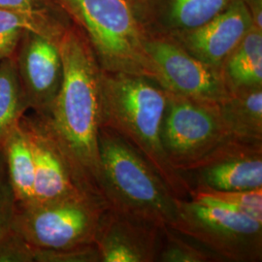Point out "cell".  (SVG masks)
Segmentation results:
<instances>
[{
	"mask_svg": "<svg viewBox=\"0 0 262 262\" xmlns=\"http://www.w3.org/2000/svg\"><path fill=\"white\" fill-rule=\"evenodd\" d=\"M58 46L63 71L60 89L49 111L38 116L71 162L84 191L107 204L98 146L101 68L88 39L73 23Z\"/></svg>",
	"mask_w": 262,
	"mask_h": 262,
	"instance_id": "6da1fadb",
	"label": "cell"
},
{
	"mask_svg": "<svg viewBox=\"0 0 262 262\" xmlns=\"http://www.w3.org/2000/svg\"><path fill=\"white\" fill-rule=\"evenodd\" d=\"M166 104V91L155 81L101 69L100 125L115 131L138 150L175 196L189 199L192 188L170 164L162 146L161 126Z\"/></svg>",
	"mask_w": 262,
	"mask_h": 262,
	"instance_id": "7a4b0ae2",
	"label": "cell"
},
{
	"mask_svg": "<svg viewBox=\"0 0 262 262\" xmlns=\"http://www.w3.org/2000/svg\"><path fill=\"white\" fill-rule=\"evenodd\" d=\"M98 146L108 207L161 229L174 225L177 197L150 162L121 135L101 125Z\"/></svg>",
	"mask_w": 262,
	"mask_h": 262,
	"instance_id": "3957f363",
	"label": "cell"
},
{
	"mask_svg": "<svg viewBox=\"0 0 262 262\" xmlns=\"http://www.w3.org/2000/svg\"><path fill=\"white\" fill-rule=\"evenodd\" d=\"M81 29L104 71L142 76L158 83L147 36L127 0H54Z\"/></svg>",
	"mask_w": 262,
	"mask_h": 262,
	"instance_id": "277c9868",
	"label": "cell"
},
{
	"mask_svg": "<svg viewBox=\"0 0 262 262\" xmlns=\"http://www.w3.org/2000/svg\"><path fill=\"white\" fill-rule=\"evenodd\" d=\"M171 226L217 255L222 261L260 262L262 222L220 207L177 198Z\"/></svg>",
	"mask_w": 262,
	"mask_h": 262,
	"instance_id": "5b68a950",
	"label": "cell"
},
{
	"mask_svg": "<svg viewBox=\"0 0 262 262\" xmlns=\"http://www.w3.org/2000/svg\"><path fill=\"white\" fill-rule=\"evenodd\" d=\"M107 207L91 196L18 206L13 229L38 249L61 250L94 244L97 225Z\"/></svg>",
	"mask_w": 262,
	"mask_h": 262,
	"instance_id": "8992f818",
	"label": "cell"
},
{
	"mask_svg": "<svg viewBox=\"0 0 262 262\" xmlns=\"http://www.w3.org/2000/svg\"><path fill=\"white\" fill-rule=\"evenodd\" d=\"M166 93L162 146L173 168L183 173L232 136L222 119L219 104Z\"/></svg>",
	"mask_w": 262,
	"mask_h": 262,
	"instance_id": "52a82bcc",
	"label": "cell"
},
{
	"mask_svg": "<svg viewBox=\"0 0 262 262\" xmlns=\"http://www.w3.org/2000/svg\"><path fill=\"white\" fill-rule=\"evenodd\" d=\"M145 45L158 72V84L166 92L212 104L229 97L223 69L202 62L169 38L147 36Z\"/></svg>",
	"mask_w": 262,
	"mask_h": 262,
	"instance_id": "ba28073f",
	"label": "cell"
},
{
	"mask_svg": "<svg viewBox=\"0 0 262 262\" xmlns=\"http://www.w3.org/2000/svg\"><path fill=\"white\" fill-rule=\"evenodd\" d=\"M182 175L192 189L262 188V142L230 137Z\"/></svg>",
	"mask_w": 262,
	"mask_h": 262,
	"instance_id": "9c48e42d",
	"label": "cell"
},
{
	"mask_svg": "<svg viewBox=\"0 0 262 262\" xmlns=\"http://www.w3.org/2000/svg\"><path fill=\"white\" fill-rule=\"evenodd\" d=\"M20 123L28 134L34 158V199L30 205L91 196L84 191L71 162L42 118L35 113L26 114Z\"/></svg>",
	"mask_w": 262,
	"mask_h": 262,
	"instance_id": "30bf717a",
	"label": "cell"
},
{
	"mask_svg": "<svg viewBox=\"0 0 262 262\" xmlns=\"http://www.w3.org/2000/svg\"><path fill=\"white\" fill-rule=\"evenodd\" d=\"M14 58L28 109L37 115L47 113L62 81L58 41L28 30Z\"/></svg>",
	"mask_w": 262,
	"mask_h": 262,
	"instance_id": "8fae6325",
	"label": "cell"
},
{
	"mask_svg": "<svg viewBox=\"0 0 262 262\" xmlns=\"http://www.w3.org/2000/svg\"><path fill=\"white\" fill-rule=\"evenodd\" d=\"M162 231L157 225L107 207L97 225L94 244L101 262L158 261Z\"/></svg>",
	"mask_w": 262,
	"mask_h": 262,
	"instance_id": "7c38bea8",
	"label": "cell"
},
{
	"mask_svg": "<svg viewBox=\"0 0 262 262\" xmlns=\"http://www.w3.org/2000/svg\"><path fill=\"white\" fill-rule=\"evenodd\" d=\"M253 26L252 15L244 0H235L204 25L166 38L202 62L223 69Z\"/></svg>",
	"mask_w": 262,
	"mask_h": 262,
	"instance_id": "4fadbf2b",
	"label": "cell"
},
{
	"mask_svg": "<svg viewBox=\"0 0 262 262\" xmlns=\"http://www.w3.org/2000/svg\"><path fill=\"white\" fill-rule=\"evenodd\" d=\"M146 36L168 37L204 25L235 0H127Z\"/></svg>",
	"mask_w": 262,
	"mask_h": 262,
	"instance_id": "5bb4252c",
	"label": "cell"
},
{
	"mask_svg": "<svg viewBox=\"0 0 262 262\" xmlns=\"http://www.w3.org/2000/svg\"><path fill=\"white\" fill-rule=\"evenodd\" d=\"M217 106L232 137L262 142V86L233 90Z\"/></svg>",
	"mask_w": 262,
	"mask_h": 262,
	"instance_id": "9a60e30c",
	"label": "cell"
},
{
	"mask_svg": "<svg viewBox=\"0 0 262 262\" xmlns=\"http://www.w3.org/2000/svg\"><path fill=\"white\" fill-rule=\"evenodd\" d=\"M0 150L18 206L30 205L34 199V158L28 134L20 122L10 132Z\"/></svg>",
	"mask_w": 262,
	"mask_h": 262,
	"instance_id": "2e32d148",
	"label": "cell"
},
{
	"mask_svg": "<svg viewBox=\"0 0 262 262\" xmlns=\"http://www.w3.org/2000/svg\"><path fill=\"white\" fill-rule=\"evenodd\" d=\"M68 17H44L18 10L0 8V61L13 57L26 31L59 41L71 25Z\"/></svg>",
	"mask_w": 262,
	"mask_h": 262,
	"instance_id": "e0dca14e",
	"label": "cell"
},
{
	"mask_svg": "<svg viewBox=\"0 0 262 262\" xmlns=\"http://www.w3.org/2000/svg\"><path fill=\"white\" fill-rule=\"evenodd\" d=\"M229 91L262 86V29L253 26L223 67Z\"/></svg>",
	"mask_w": 262,
	"mask_h": 262,
	"instance_id": "ac0fdd59",
	"label": "cell"
},
{
	"mask_svg": "<svg viewBox=\"0 0 262 262\" xmlns=\"http://www.w3.org/2000/svg\"><path fill=\"white\" fill-rule=\"evenodd\" d=\"M28 110L14 56L0 61V149Z\"/></svg>",
	"mask_w": 262,
	"mask_h": 262,
	"instance_id": "d6986e66",
	"label": "cell"
},
{
	"mask_svg": "<svg viewBox=\"0 0 262 262\" xmlns=\"http://www.w3.org/2000/svg\"><path fill=\"white\" fill-rule=\"evenodd\" d=\"M190 199L211 206L240 213L262 222V188L253 190L192 189Z\"/></svg>",
	"mask_w": 262,
	"mask_h": 262,
	"instance_id": "ffe728a7",
	"label": "cell"
},
{
	"mask_svg": "<svg viewBox=\"0 0 262 262\" xmlns=\"http://www.w3.org/2000/svg\"><path fill=\"white\" fill-rule=\"evenodd\" d=\"M158 261H222L215 253L171 227H164Z\"/></svg>",
	"mask_w": 262,
	"mask_h": 262,
	"instance_id": "44dd1931",
	"label": "cell"
},
{
	"mask_svg": "<svg viewBox=\"0 0 262 262\" xmlns=\"http://www.w3.org/2000/svg\"><path fill=\"white\" fill-rule=\"evenodd\" d=\"M18 203L10 183L3 154L0 150V239L13 229Z\"/></svg>",
	"mask_w": 262,
	"mask_h": 262,
	"instance_id": "7402d4cb",
	"label": "cell"
},
{
	"mask_svg": "<svg viewBox=\"0 0 262 262\" xmlns=\"http://www.w3.org/2000/svg\"><path fill=\"white\" fill-rule=\"evenodd\" d=\"M34 262H101L95 244L61 250L35 248Z\"/></svg>",
	"mask_w": 262,
	"mask_h": 262,
	"instance_id": "603a6c76",
	"label": "cell"
},
{
	"mask_svg": "<svg viewBox=\"0 0 262 262\" xmlns=\"http://www.w3.org/2000/svg\"><path fill=\"white\" fill-rule=\"evenodd\" d=\"M35 247L12 229L0 239V262H34Z\"/></svg>",
	"mask_w": 262,
	"mask_h": 262,
	"instance_id": "cb8c5ba5",
	"label": "cell"
},
{
	"mask_svg": "<svg viewBox=\"0 0 262 262\" xmlns=\"http://www.w3.org/2000/svg\"><path fill=\"white\" fill-rule=\"evenodd\" d=\"M0 8L18 10L44 17H68L54 0H0Z\"/></svg>",
	"mask_w": 262,
	"mask_h": 262,
	"instance_id": "d4e9b609",
	"label": "cell"
},
{
	"mask_svg": "<svg viewBox=\"0 0 262 262\" xmlns=\"http://www.w3.org/2000/svg\"><path fill=\"white\" fill-rule=\"evenodd\" d=\"M250 11L253 25L259 29H262V0H244Z\"/></svg>",
	"mask_w": 262,
	"mask_h": 262,
	"instance_id": "484cf974",
	"label": "cell"
}]
</instances>
